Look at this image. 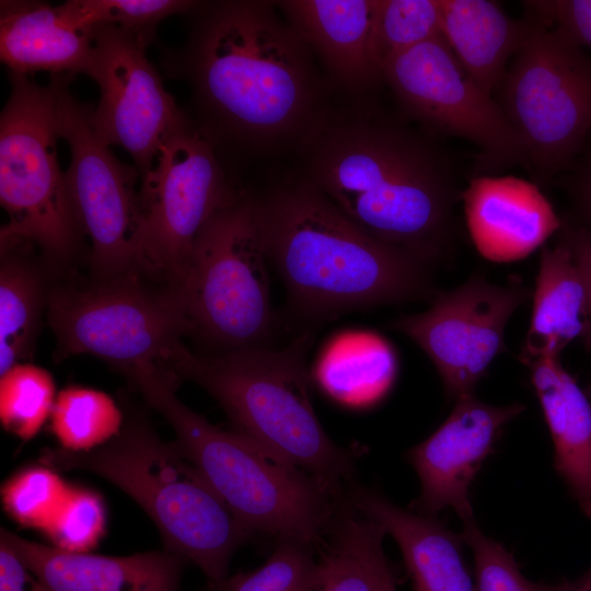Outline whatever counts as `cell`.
<instances>
[{"label":"cell","mask_w":591,"mask_h":591,"mask_svg":"<svg viewBox=\"0 0 591 591\" xmlns=\"http://www.w3.org/2000/svg\"><path fill=\"white\" fill-rule=\"evenodd\" d=\"M441 36L472 80L493 95L529 33V21H514L488 0H440Z\"/></svg>","instance_id":"603a6c76"},{"label":"cell","mask_w":591,"mask_h":591,"mask_svg":"<svg viewBox=\"0 0 591 591\" xmlns=\"http://www.w3.org/2000/svg\"><path fill=\"white\" fill-rule=\"evenodd\" d=\"M121 427V413L104 392L69 386L56 396L50 428L61 449L89 452L112 440Z\"/></svg>","instance_id":"4316f807"},{"label":"cell","mask_w":591,"mask_h":591,"mask_svg":"<svg viewBox=\"0 0 591 591\" xmlns=\"http://www.w3.org/2000/svg\"><path fill=\"white\" fill-rule=\"evenodd\" d=\"M567 591H591V567L576 581L568 582Z\"/></svg>","instance_id":"ab89813d"},{"label":"cell","mask_w":591,"mask_h":591,"mask_svg":"<svg viewBox=\"0 0 591 591\" xmlns=\"http://www.w3.org/2000/svg\"><path fill=\"white\" fill-rule=\"evenodd\" d=\"M0 375L27 358L47 308L49 289L32 245L0 242Z\"/></svg>","instance_id":"484cf974"},{"label":"cell","mask_w":591,"mask_h":591,"mask_svg":"<svg viewBox=\"0 0 591 591\" xmlns=\"http://www.w3.org/2000/svg\"><path fill=\"white\" fill-rule=\"evenodd\" d=\"M0 591H53L0 540Z\"/></svg>","instance_id":"8d00e7d4"},{"label":"cell","mask_w":591,"mask_h":591,"mask_svg":"<svg viewBox=\"0 0 591 591\" xmlns=\"http://www.w3.org/2000/svg\"><path fill=\"white\" fill-rule=\"evenodd\" d=\"M72 21L81 28L115 26L153 39L158 24L165 18L189 12L199 5L185 0H70L62 3Z\"/></svg>","instance_id":"1f68e13d"},{"label":"cell","mask_w":591,"mask_h":591,"mask_svg":"<svg viewBox=\"0 0 591 591\" xmlns=\"http://www.w3.org/2000/svg\"><path fill=\"white\" fill-rule=\"evenodd\" d=\"M348 500L395 540L414 591H476L461 534L436 517L403 509L380 491L356 483Z\"/></svg>","instance_id":"d6986e66"},{"label":"cell","mask_w":591,"mask_h":591,"mask_svg":"<svg viewBox=\"0 0 591 591\" xmlns=\"http://www.w3.org/2000/svg\"><path fill=\"white\" fill-rule=\"evenodd\" d=\"M143 277L130 273L50 287L46 309L56 357L92 355L127 374L141 364L163 366L192 325L178 297L170 288L153 289Z\"/></svg>","instance_id":"9c48e42d"},{"label":"cell","mask_w":591,"mask_h":591,"mask_svg":"<svg viewBox=\"0 0 591 591\" xmlns=\"http://www.w3.org/2000/svg\"><path fill=\"white\" fill-rule=\"evenodd\" d=\"M254 198L237 195L201 229L175 294L192 332L222 352L266 347L277 325Z\"/></svg>","instance_id":"ba28073f"},{"label":"cell","mask_w":591,"mask_h":591,"mask_svg":"<svg viewBox=\"0 0 591 591\" xmlns=\"http://www.w3.org/2000/svg\"><path fill=\"white\" fill-rule=\"evenodd\" d=\"M68 489L56 470L34 465L12 475L1 488V498L5 511L18 523L44 530Z\"/></svg>","instance_id":"d6a6232c"},{"label":"cell","mask_w":591,"mask_h":591,"mask_svg":"<svg viewBox=\"0 0 591 591\" xmlns=\"http://www.w3.org/2000/svg\"><path fill=\"white\" fill-rule=\"evenodd\" d=\"M70 81L71 74H59L57 128L70 149L68 192L91 241L92 279L140 273V174L112 153L91 121L93 107L73 97Z\"/></svg>","instance_id":"8fae6325"},{"label":"cell","mask_w":591,"mask_h":591,"mask_svg":"<svg viewBox=\"0 0 591 591\" xmlns=\"http://www.w3.org/2000/svg\"><path fill=\"white\" fill-rule=\"evenodd\" d=\"M394 374L393 355L382 340L368 358H356L348 364L325 358L317 368L316 380L337 403L361 408L372 405L387 392Z\"/></svg>","instance_id":"4dcf8cb0"},{"label":"cell","mask_w":591,"mask_h":591,"mask_svg":"<svg viewBox=\"0 0 591 591\" xmlns=\"http://www.w3.org/2000/svg\"><path fill=\"white\" fill-rule=\"evenodd\" d=\"M236 196L202 131L189 121L172 135L141 179L140 273L175 292L201 229Z\"/></svg>","instance_id":"7c38bea8"},{"label":"cell","mask_w":591,"mask_h":591,"mask_svg":"<svg viewBox=\"0 0 591 591\" xmlns=\"http://www.w3.org/2000/svg\"><path fill=\"white\" fill-rule=\"evenodd\" d=\"M93 32L78 26L63 5L1 1L0 58L11 73H84Z\"/></svg>","instance_id":"44dd1931"},{"label":"cell","mask_w":591,"mask_h":591,"mask_svg":"<svg viewBox=\"0 0 591 591\" xmlns=\"http://www.w3.org/2000/svg\"><path fill=\"white\" fill-rule=\"evenodd\" d=\"M591 325L587 289L568 245L545 247L533 293L531 322L520 358L524 364L559 357Z\"/></svg>","instance_id":"cb8c5ba5"},{"label":"cell","mask_w":591,"mask_h":591,"mask_svg":"<svg viewBox=\"0 0 591 591\" xmlns=\"http://www.w3.org/2000/svg\"><path fill=\"white\" fill-rule=\"evenodd\" d=\"M128 376L172 426L183 454L253 535L318 547L348 500L317 478L239 432L210 424L176 396L177 378L158 363Z\"/></svg>","instance_id":"5b68a950"},{"label":"cell","mask_w":591,"mask_h":591,"mask_svg":"<svg viewBox=\"0 0 591 591\" xmlns=\"http://www.w3.org/2000/svg\"><path fill=\"white\" fill-rule=\"evenodd\" d=\"M439 35L440 0H375L371 44L381 71L390 58Z\"/></svg>","instance_id":"83f0119b"},{"label":"cell","mask_w":591,"mask_h":591,"mask_svg":"<svg viewBox=\"0 0 591 591\" xmlns=\"http://www.w3.org/2000/svg\"><path fill=\"white\" fill-rule=\"evenodd\" d=\"M463 522L464 544L473 553L476 591H567L568 582H534L522 575L512 553L487 536L474 517Z\"/></svg>","instance_id":"836d02e7"},{"label":"cell","mask_w":591,"mask_h":591,"mask_svg":"<svg viewBox=\"0 0 591 591\" xmlns=\"http://www.w3.org/2000/svg\"><path fill=\"white\" fill-rule=\"evenodd\" d=\"M382 77L410 116L476 144L482 171L524 162L501 106L465 72L441 35L390 58Z\"/></svg>","instance_id":"4fadbf2b"},{"label":"cell","mask_w":591,"mask_h":591,"mask_svg":"<svg viewBox=\"0 0 591 591\" xmlns=\"http://www.w3.org/2000/svg\"><path fill=\"white\" fill-rule=\"evenodd\" d=\"M0 115V201L9 216L0 242H23L47 266H68L83 234L57 153L59 74L48 84L11 73Z\"/></svg>","instance_id":"52a82bcc"},{"label":"cell","mask_w":591,"mask_h":591,"mask_svg":"<svg viewBox=\"0 0 591 591\" xmlns=\"http://www.w3.org/2000/svg\"><path fill=\"white\" fill-rule=\"evenodd\" d=\"M84 74L99 86L91 121L108 144L127 151L141 179L152 170L162 144L189 123L146 56L148 42L115 26L93 30Z\"/></svg>","instance_id":"5bb4252c"},{"label":"cell","mask_w":591,"mask_h":591,"mask_svg":"<svg viewBox=\"0 0 591 591\" xmlns=\"http://www.w3.org/2000/svg\"><path fill=\"white\" fill-rule=\"evenodd\" d=\"M317 547L280 538L258 568L228 577L208 591H316Z\"/></svg>","instance_id":"f1b7e54d"},{"label":"cell","mask_w":591,"mask_h":591,"mask_svg":"<svg viewBox=\"0 0 591 591\" xmlns=\"http://www.w3.org/2000/svg\"><path fill=\"white\" fill-rule=\"evenodd\" d=\"M42 464L96 474L130 496L159 529L165 549L199 567L208 588L228 578L233 554L254 535L204 480L178 444L132 416L108 442L89 452L45 449Z\"/></svg>","instance_id":"8992f818"},{"label":"cell","mask_w":591,"mask_h":591,"mask_svg":"<svg viewBox=\"0 0 591 591\" xmlns=\"http://www.w3.org/2000/svg\"><path fill=\"white\" fill-rule=\"evenodd\" d=\"M500 84L501 108L524 162L540 175L567 164L591 130V59L558 28L533 18Z\"/></svg>","instance_id":"30bf717a"},{"label":"cell","mask_w":591,"mask_h":591,"mask_svg":"<svg viewBox=\"0 0 591 591\" xmlns=\"http://www.w3.org/2000/svg\"><path fill=\"white\" fill-rule=\"evenodd\" d=\"M313 338L308 329L282 348L217 355L195 354L182 341L163 367L207 391L236 432L347 497L356 483V453L328 437L314 410L306 368Z\"/></svg>","instance_id":"277c9868"},{"label":"cell","mask_w":591,"mask_h":591,"mask_svg":"<svg viewBox=\"0 0 591 591\" xmlns=\"http://www.w3.org/2000/svg\"><path fill=\"white\" fill-rule=\"evenodd\" d=\"M589 398L591 401V385H590V391H589Z\"/></svg>","instance_id":"60d3db41"},{"label":"cell","mask_w":591,"mask_h":591,"mask_svg":"<svg viewBox=\"0 0 591 591\" xmlns=\"http://www.w3.org/2000/svg\"><path fill=\"white\" fill-rule=\"evenodd\" d=\"M384 535L378 523L345 502L317 547L316 591H397Z\"/></svg>","instance_id":"d4e9b609"},{"label":"cell","mask_w":591,"mask_h":591,"mask_svg":"<svg viewBox=\"0 0 591 591\" xmlns=\"http://www.w3.org/2000/svg\"><path fill=\"white\" fill-rule=\"evenodd\" d=\"M254 201L268 262L299 317L326 321L431 293L429 263L364 232L309 179Z\"/></svg>","instance_id":"3957f363"},{"label":"cell","mask_w":591,"mask_h":591,"mask_svg":"<svg viewBox=\"0 0 591 591\" xmlns=\"http://www.w3.org/2000/svg\"><path fill=\"white\" fill-rule=\"evenodd\" d=\"M463 201L471 239L490 262L523 259L560 227L540 188L514 176L473 178L463 192Z\"/></svg>","instance_id":"e0dca14e"},{"label":"cell","mask_w":591,"mask_h":591,"mask_svg":"<svg viewBox=\"0 0 591 591\" xmlns=\"http://www.w3.org/2000/svg\"><path fill=\"white\" fill-rule=\"evenodd\" d=\"M523 410L522 404L490 405L474 394L456 399L444 422L407 453L421 488L413 510L436 517L451 508L462 521L474 517L471 485L503 428Z\"/></svg>","instance_id":"2e32d148"},{"label":"cell","mask_w":591,"mask_h":591,"mask_svg":"<svg viewBox=\"0 0 591 591\" xmlns=\"http://www.w3.org/2000/svg\"><path fill=\"white\" fill-rule=\"evenodd\" d=\"M529 298L521 285L499 286L472 276L434 296L426 311L393 320L391 327L425 351L456 401L474 394L493 360L505 351L507 324Z\"/></svg>","instance_id":"9a60e30c"},{"label":"cell","mask_w":591,"mask_h":591,"mask_svg":"<svg viewBox=\"0 0 591 591\" xmlns=\"http://www.w3.org/2000/svg\"><path fill=\"white\" fill-rule=\"evenodd\" d=\"M55 401L54 380L43 368L19 363L1 375L0 420L5 430L22 440L37 434Z\"/></svg>","instance_id":"f546056e"},{"label":"cell","mask_w":591,"mask_h":591,"mask_svg":"<svg viewBox=\"0 0 591 591\" xmlns=\"http://www.w3.org/2000/svg\"><path fill=\"white\" fill-rule=\"evenodd\" d=\"M313 55L273 2L224 1L202 14L185 67L207 114L232 137L301 148L329 112Z\"/></svg>","instance_id":"6da1fadb"},{"label":"cell","mask_w":591,"mask_h":591,"mask_svg":"<svg viewBox=\"0 0 591 591\" xmlns=\"http://www.w3.org/2000/svg\"><path fill=\"white\" fill-rule=\"evenodd\" d=\"M0 540L53 591H181L189 563L167 549L129 556L70 553L5 529Z\"/></svg>","instance_id":"ac0fdd59"},{"label":"cell","mask_w":591,"mask_h":591,"mask_svg":"<svg viewBox=\"0 0 591 591\" xmlns=\"http://www.w3.org/2000/svg\"><path fill=\"white\" fill-rule=\"evenodd\" d=\"M564 242L568 245L583 279L591 320V231L583 228L569 230ZM586 343L591 347V325Z\"/></svg>","instance_id":"74e56055"},{"label":"cell","mask_w":591,"mask_h":591,"mask_svg":"<svg viewBox=\"0 0 591 591\" xmlns=\"http://www.w3.org/2000/svg\"><path fill=\"white\" fill-rule=\"evenodd\" d=\"M538 20L558 28L579 46L591 48V0L528 1Z\"/></svg>","instance_id":"d590c367"},{"label":"cell","mask_w":591,"mask_h":591,"mask_svg":"<svg viewBox=\"0 0 591 591\" xmlns=\"http://www.w3.org/2000/svg\"><path fill=\"white\" fill-rule=\"evenodd\" d=\"M555 449V468L591 517V401L559 357L525 364Z\"/></svg>","instance_id":"7402d4cb"},{"label":"cell","mask_w":591,"mask_h":591,"mask_svg":"<svg viewBox=\"0 0 591 591\" xmlns=\"http://www.w3.org/2000/svg\"><path fill=\"white\" fill-rule=\"evenodd\" d=\"M300 149L305 178L364 232L429 264L439 256L454 190L429 143L390 120L329 109Z\"/></svg>","instance_id":"7a4b0ae2"},{"label":"cell","mask_w":591,"mask_h":591,"mask_svg":"<svg viewBox=\"0 0 591 591\" xmlns=\"http://www.w3.org/2000/svg\"><path fill=\"white\" fill-rule=\"evenodd\" d=\"M105 525L102 498L92 490L69 487L56 514L43 531L58 549L89 553L97 545Z\"/></svg>","instance_id":"e575fe53"},{"label":"cell","mask_w":591,"mask_h":591,"mask_svg":"<svg viewBox=\"0 0 591 591\" xmlns=\"http://www.w3.org/2000/svg\"><path fill=\"white\" fill-rule=\"evenodd\" d=\"M576 193L581 208L591 219V162L578 175Z\"/></svg>","instance_id":"f35d334b"},{"label":"cell","mask_w":591,"mask_h":591,"mask_svg":"<svg viewBox=\"0 0 591 591\" xmlns=\"http://www.w3.org/2000/svg\"><path fill=\"white\" fill-rule=\"evenodd\" d=\"M275 3L338 84L361 92L383 79L371 44L375 0Z\"/></svg>","instance_id":"ffe728a7"}]
</instances>
